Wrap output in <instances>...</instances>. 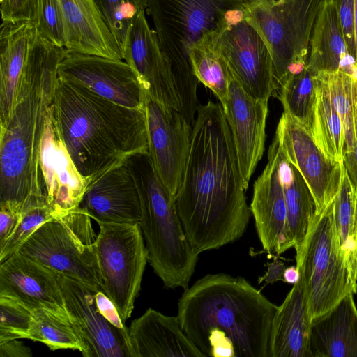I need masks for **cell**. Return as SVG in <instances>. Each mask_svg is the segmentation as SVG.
<instances>
[{
	"mask_svg": "<svg viewBox=\"0 0 357 357\" xmlns=\"http://www.w3.org/2000/svg\"><path fill=\"white\" fill-rule=\"evenodd\" d=\"M245 191L223 107L211 100L199 105L174 198L186 236L199 254L245 234L252 214Z\"/></svg>",
	"mask_w": 357,
	"mask_h": 357,
	"instance_id": "6da1fadb",
	"label": "cell"
},
{
	"mask_svg": "<svg viewBox=\"0 0 357 357\" xmlns=\"http://www.w3.org/2000/svg\"><path fill=\"white\" fill-rule=\"evenodd\" d=\"M278 308L245 278L213 273L185 289L176 317L204 357H269Z\"/></svg>",
	"mask_w": 357,
	"mask_h": 357,
	"instance_id": "7a4b0ae2",
	"label": "cell"
},
{
	"mask_svg": "<svg viewBox=\"0 0 357 357\" xmlns=\"http://www.w3.org/2000/svg\"><path fill=\"white\" fill-rule=\"evenodd\" d=\"M68 54L36 29L6 123L0 126V204L47 197L40 147L52 108L58 66Z\"/></svg>",
	"mask_w": 357,
	"mask_h": 357,
	"instance_id": "3957f363",
	"label": "cell"
},
{
	"mask_svg": "<svg viewBox=\"0 0 357 357\" xmlns=\"http://www.w3.org/2000/svg\"><path fill=\"white\" fill-rule=\"evenodd\" d=\"M52 115L72 161L85 178L93 181L128 157L149 151L145 107H126L59 78Z\"/></svg>",
	"mask_w": 357,
	"mask_h": 357,
	"instance_id": "277c9868",
	"label": "cell"
},
{
	"mask_svg": "<svg viewBox=\"0 0 357 357\" xmlns=\"http://www.w3.org/2000/svg\"><path fill=\"white\" fill-rule=\"evenodd\" d=\"M242 0H146L160 47L167 63L179 112L192 126L199 105L190 58L192 47L219 29Z\"/></svg>",
	"mask_w": 357,
	"mask_h": 357,
	"instance_id": "5b68a950",
	"label": "cell"
},
{
	"mask_svg": "<svg viewBox=\"0 0 357 357\" xmlns=\"http://www.w3.org/2000/svg\"><path fill=\"white\" fill-rule=\"evenodd\" d=\"M126 163L139 195V223L154 273L169 289H187L199 253L189 241L177 212L174 197L158 178L149 153L128 157Z\"/></svg>",
	"mask_w": 357,
	"mask_h": 357,
	"instance_id": "8992f818",
	"label": "cell"
},
{
	"mask_svg": "<svg viewBox=\"0 0 357 357\" xmlns=\"http://www.w3.org/2000/svg\"><path fill=\"white\" fill-rule=\"evenodd\" d=\"M334 199L312 219L296 250L299 281L312 321L334 307L349 294L357 293L335 225Z\"/></svg>",
	"mask_w": 357,
	"mask_h": 357,
	"instance_id": "52a82bcc",
	"label": "cell"
},
{
	"mask_svg": "<svg viewBox=\"0 0 357 357\" xmlns=\"http://www.w3.org/2000/svg\"><path fill=\"white\" fill-rule=\"evenodd\" d=\"M326 1L242 0L244 17L271 53L276 93L291 75L305 68L314 26Z\"/></svg>",
	"mask_w": 357,
	"mask_h": 357,
	"instance_id": "ba28073f",
	"label": "cell"
},
{
	"mask_svg": "<svg viewBox=\"0 0 357 357\" xmlns=\"http://www.w3.org/2000/svg\"><path fill=\"white\" fill-rule=\"evenodd\" d=\"M91 219L80 205L43 223L17 251L95 291H104Z\"/></svg>",
	"mask_w": 357,
	"mask_h": 357,
	"instance_id": "9c48e42d",
	"label": "cell"
},
{
	"mask_svg": "<svg viewBox=\"0 0 357 357\" xmlns=\"http://www.w3.org/2000/svg\"><path fill=\"white\" fill-rule=\"evenodd\" d=\"M94 248L104 292L126 321L141 289L149 253L139 223L98 222Z\"/></svg>",
	"mask_w": 357,
	"mask_h": 357,
	"instance_id": "30bf717a",
	"label": "cell"
},
{
	"mask_svg": "<svg viewBox=\"0 0 357 357\" xmlns=\"http://www.w3.org/2000/svg\"><path fill=\"white\" fill-rule=\"evenodd\" d=\"M215 46L233 76L252 98L268 101L276 84L269 50L242 8L232 10L215 36Z\"/></svg>",
	"mask_w": 357,
	"mask_h": 357,
	"instance_id": "8fae6325",
	"label": "cell"
},
{
	"mask_svg": "<svg viewBox=\"0 0 357 357\" xmlns=\"http://www.w3.org/2000/svg\"><path fill=\"white\" fill-rule=\"evenodd\" d=\"M149 155L162 183L175 198L188 160L192 128L176 109L145 95Z\"/></svg>",
	"mask_w": 357,
	"mask_h": 357,
	"instance_id": "7c38bea8",
	"label": "cell"
},
{
	"mask_svg": "<svg viewBox=\"0 0 357 357\" xmlns=\"http://www.w3.org/2000/svg\"><path fill=\"white\" fill-rule=\"evenodd\" d=\"M57 72L60 79L82 86L116 104L133 109L145 107V93L124 60L68 52Z\"/></svg>",
	"mask_w": 357,
	"mask_h": 357,
	"instance_id": "4fadbf2b",
	"label": "cell"
},
{
	"mask_svg": "<svg viewBox=\"0 0 357 357\" xmlns=\"http://www.w3.org/2000/svg\"><path fill=\"white\" fill-rule=\"evenodd\" d=\"M274 137L285 158L303 176L315 201L317 213L320 212L337 192L342 162L333 163L328 160L308 129L285 112Z\"/></svg>",
	"mask_w": 357,
	"mask_h": 357,
	"instance_id": "5bb4252c",
	"label": "cell"
},
{
	"mask_svg": "<svg viewBox=\"0 0 357 357\" xmlns=\"http://www.w3.org/2000/svg\"><path fill=\"white\" fill-rule=\"evenodd\" d=\"M222 107L231 133L243 185L247 190L251 176L264 152L268 101L250 96L231 73L227 98Z\"/></svg>",
	"mask_w": 357,
	"mask_h": 357,
	"instance_id": "9a60e30c",
	"label": "cell"
},
{
	"mask_svg": "<svg viewBox=\"0 0 357 357\" xmlns=\"http://www.w3.org/2000/svg\"><path fill=\"white\" fill-rule=\"evenodd\" d=\"M65 305L76 324L86 347L84 357H130V344L123 335L99 312L95 291L59 274Z\"/></svg>",
	"mask_w": 357,
	"mask_h": 357,
	"instance_id": "2e32d148",
	"label": "cell"
},
{
	"mask_svg": "<svg viewBox=\"0 0 357 357\" xmlns=\"http://www.w3.org/2000/svg\"><path fill=\"white\" fill-rule=\"evenodd\" d=\"M145 9L138 10L123 50V60L133 70L146 96L179 111L170 71L151 29Z\"/></svg>",
	"mask_w": 357,
	"mask_h": 357,
	"instance_id": "e0dca14e",
	"label": "cell"
},
{
	"mask_svg": "<svg viewBox=\"0 0 357 357\" xmlns=\"http://www.w3.org/2000/svg\"><path fill=\"white\" fill-rule=\"evenodd\" d=\"M59 274L17 251L0 262V295L20 301L29 308H44L70 317Z\"/></svg>",
	"mask_w": 357,
	"mask_h": 357,
	"instance_id": "ac0fdd59",
	"label": "cell"
},
{
	"mask_svg": "<svg viewBox=\"0 0 357 357\" xmlns=\"http://www.w3.org/2000/svg\"><path fill=\"white\" fill-rule=\"evenodd\" d=\"M280 149L274 137L268 151V162L253 185L250 204L256 231L263 249L281 255L286 245L287 206L279 168Z\"/></svg>",
	"mask_w": 357,
	"mask_h": 357,
	"instance_id": "d6986e66",
	"label": "cell"
},
{
	"mask_svg": "<svg viewBox=\"0 0 357 357\" xmlns=\"http://www.w3.org/2000/svg\"><path fill=\"white\" fill-rule=\"evenodd\" d=\"M49 114L40 147V165L47 200L56 218L80 206L92 181L82 177L72 161Z\"/></svg>",
	"mask_w": 357,
	"mask_h": 357,
	"instance_id": "ffe728a7",
	"label": "cell"
},
{
	"mask_svg": "<svg viewBox=\"0 0 357 357\" xmlns=\"http://www.w3.org/2000/svg\"><path fill=\"white\" fill-rule=\"evenodd\" d=\"M81 206L97 223H139V195L126 162L93 179Z\"/></svg>",
	"mask_w": 357,
	"mask_h": 357,
	"instance_id": "44dd1931",
	"label": "cell"
},
{
	"mask_svg": "<svg viewBox=\"0 0 357 357\" xmlns=\"http://www.w3.org/2000/svg\"><path fill=\"white\" fill-rule=\"evenodd\" d=\"M68 52L123 60L122 52L95 0H57Z\"/></svg>",
	"mask_w": 357,
	"mask_h": 357,
	"instance_id": "7402d4cb",
	"label": "cell"
},
{
	"mask_svg": "<svg viewBox=\"0 0 357 357\" xmlns=\"http://www.w3.org/2000/svg\"><path fill=\"white\" fill-rule=\"evenodd\" d=\"M130 357H204L182 330L177 317L152 308L128 328Z\"/></svg>",
	"mask_w": 357,
	"mask_h": 357,
	"instance_id": "603a6c76",
	"label": "cell"
},
{
	"mask_svg": "<svg viewBox=\"0 0 357 357\" xmlns=\"http://www.w3.org/2000/svg\"><path fill=\"white\" fill-rule=\"evenodd\" d=\"M312 319L299 280L278 306L269 343V357H311Z\"/></svg>",
	"mask_w": 357,
	"mask_h": 357,
	"instance_id": "cb8c5ba5",
	"label": "cell"
},
{
	"mask_svg": "<svg viewBox=\"0 0 357 357\" xmlns=\"http://www.w3.org/2000/svg\"><path fill=\"white\" fill-rule=\"evenodd\" d=\"M349 294L312 321L311 357H357V307Z\"/></svg>",
	"mask_w": 357,
	"mask_h": 357,
	"instance_id": "d4e9b609",
	"label": "cell"
},
{
	"mask_svg": "<svg viewBox=\"0 0 357 357\" xmlns=\"http://www.w3.org/2000/svg\"><path fill=\"white\" fill-rule=\"evenodd\" d=\"M36 27L29 21L2 22L0 31V126L10 116Z\"/></svg>",
	"mask_w": 357,
	"mask_h": 357,
	"instance_id": "484cf974",
	"label": "cell"
},
{
	"mask_svg": "<svg viewBox=\"0 0 357 357\" xmlns=\"http://www.w3.org/2000/svg\"><path fill=\"white\" fill-rule=\"evenodd\" d=\"M351 58L336 10L331 0H326L314 26L306 66L314 74L333 73Z\"/></svg>",
	"mask_w": 357,
	"mask_h": 357,
	"instance_id": "4316f807",
	"label": "cell"
},
{
	"mask_svg": "<svg viewBox=\"0 0 357 357\" xmlns=\"http://www.w3.org/2000/svg\"><path fill=\"white\" fill-rule=\"evenodd\" d=\"M279 168L287 206V248L296 249L303 241L317 213L316 203L303 176L288 162L280 149Z\"/></svg>",
	"mask_w": 357,
	"mask_h": 357,
	"instance_id": "83f0119b",
	"label": "cell"
},
{
	"mask_svg": "<svg viewBox=\"0 0 357 357\" xmlns=\"http://www.w3.org/2000/svg\"><path fill=\"white\" fill-rule=\"evenodd\" d=\"M317 75L316 100L309 131L328 160L333 163L342 162L344 146L342 123L324 82Z\"/></svg>",
	"mask_w": 357,
	"mask_h": 357,
	"instance_id": "f1b7e54d",
	"label": "cell"
},
{
	"mask_svg": "<svg viewBox=\"0 0 357 357\" xmlns=\"http://www.w3.org/2000/svg\"><path fill=\"white\" fill-rule=\"evenodd\" d=\"M333 214L340 247L357 282V192L343 162L340 182L334 198Z\"/></svg>",
	"mask_w": 357,
	"mask_h": 357,
	"instance_id": "f546056e",
	"label": "cell"
},
{
	"mask_svg": "<svg viewBox=\"0 0 357 357\" xmlns=\"http://www.w3.org/2000/svg\"><path fill=\"white\" fill-rule=\"evenodd\" d=\"M28 339L42 342L52 351L78 350L82 356L86 351L78 328L72 319L44 308L33 310Z\"/></svg>",
	"mask_w": 357,
	"mask_h": 357,
	"instance_id": "4dcf8cb0",
	"label": "cell"
},
{
	"mask_svg": "<svg viewBox=\"0 0 357 357\" xmlns=\"http://www.w3.org/2000/svg\"><path fill=\"white\" fill-rule=\"evenodd\" d=\"M218 30L192 47L190 58L198 80L211 90L223 107L231 73L215 46V36Z\"/></svg>",
	"mask_w": 357,
	"mask_h": 357,
	"instance_id": "1f68e13d",
	"label": "cell"
},
{
	"mask_svg": "<svg viewBox=\"0 0 357 357\" xmlns=\"http://www.w3.org/2000/svg\"><path fill=\"white\" fill-rule=\"evenodd\" d=\"M317 75L307 66L291 75L276 93L284 112L290 115L308 130L316 100Z\"/></svg>",
	"mask_w": 357,
	"mask_h": 357,
	"instance_id": "d6a6232c",
	"label": "cell"
},
{
	"mask_svg": "<svg viewBox=\"0 0 357 357\" xmlns=\"http://www.w3.org/2000/svg\"><path fill=\"white\" fill-rule=\"evenodd\" d=\"M317 75L324 82L342 123L344 134L343 155L349 154L354 149L353 79L341 70Z\"/></svg>",
	"mask_w": 357,
	"mask_h": 357,
	"instance_id": "836d02e7",
	"label": "cell"
},
{
	"mask_svg": "<svg viewBox=\"0 0 357 357\" xmlns=\"http://www.w3.org/2000/svg\"><path fill=\"white\" fill-rule=\"evenodd\" d=\"M56 217L46 197H33L26 199L22 206L16 228L0 247V262L16 252L40 225Z\"/></svg>",
	"mask_w": 357,
	"mask_h": 357,
	"instance_id": "e575fe53",
	"label": "cell"
},
{
	"mask_svg": "<svg viewBox=\"0 0 357 357\" xmlns=\"http://www.w3.org/2000/svg\"><path fill=\"white\" fill-rule=\"evenodd\" d=\"M33 310L15 298L0 295V343L28 339Z\"/></svg>",
	"mask_w": 357,
	"mask_h": 357,
	"instance_id": "d590c367",
	"label": "cell"
},
{
	"mask_svg": "<svg viewBox=\"0 0 357 357\" xmlns=\"http://www.w3.org/2000/svg\"><path fill=\"white\" fill-rule=\"evenodd\" d=\"M123 56L132 21L138 11L133 0H95Z\"/></svg>",
	"mask_w": 357,
	"mask_h": 357,
	"instance_id": "8d00e7d4",
	"label": "cell"
},
{
	"mask_svg": "<svg viewBox=\"0 0 357 357\" xmlns=\"http://www.w3.org/2000/svg\"><path fill=\"white\" fill-rule=\"evenodd\" d=\"M34 26L43 37L65 48L63 15L57 0H38Z\"/></svg>",
	"mask_w": 357,
	"mask_h": 357,
	"instance_id": "74e56055",
	"label": "cell"
},
{
	"mask_svg": "<svg viewBox=\"0 0 357 357\" xmlns=\"http://www.w3.org/2000/svg\"><path fill=\"white\" fill-rule=\"evenodd\" d=\"M331 1L336 10L348 52L356 59L355 1L354 0H331Z\"/></svg>",
	"mask_w": 357,
	"mask_h": 357,
	"instance_id": "f35d334b",
	"label": "cell"
},
{
	"mask_svg": "<svg viewBox=\"0 0 357 357\" xmlns=\"http://www.w3.org/2000/svg\"><path fill=\"white\" fill-rule=\"evenodd\" d=\"M38 0H0L2 22L34 24Z\"/></svg>",
	"mask_w": 357,
	"mask_h": 357,
	"instance_id": "ab89813d",
	"label": "cell"
},
{
	"mask_svg": "<svg viewBox=\"0 0 357 357\" xmlns=\"http://www.w3.org/2000/svg\"><path fill=\"white\" fill-rule=\"evenodd\" d=\"M95 298L100 314L113 326L117 328L129 342L128 328L126 326L125 321L121 318L114 302L103 291H96Z\"/></svg>",
	"mask_w": 357,
	"mask_h": 357,
	"instance_id": "60d3db41",
	"label": "cell"
},
{
	"mask_svg": "<svg viewBox=\"0 0 357 357\" xmlns=\"http://www.w3.org/2000/svg\"><path fill=\"white\" fill-rule=\"evenodd\" d=\"M22 207L10 204H0V247L12 234L20 220Z\"/></svg>",
	"mask_w": 357,
	"mask_h": 357,
	"instance_id": "b9f144b4",
	"label": "cell"
},
{
	"mask_svg": "<svg viewBox=\"0 0 357 357\" xmlns=\"http://www.w3.org/2000/svg\"><path fill=\"white\" fill-rule=\"evenodd\" d=\"M353 79V78H352ZM354 149L352 153L343 155V165L357 191V79H353Z\"/></svg>",
	"mask_w": 357,
	"mask_h": 357,
	"instance_id": "7bdbcfd3",
	"label": "cell"
},
{
	"mask_svg": "<svg viewBox=\"0 0 357 357\" xmlns=\"http://www.w3.org/2000/svg\"><path fill=\"white\" fill-rule=\"evenodd\" d=\"M17 340L13 339L0 343V356L31 357L32 352L30 348Z\"/></svg>",
	"mask_w": 357,
	"mask_h": 357,
	"instance_id": "ee69618b",
	"label": "cell"
},
{
	"mask_svg": "<svg viewBox=\"0 0 357 357\" xmlns=\"http://www.w3.org/2000/svg\"><path fill=\"white\" fill-rule=\"evenodd\" d=\"M267 271L259 278V283L264 282L265 285L273 284L280 280H283L284 271L286 268L283 262L275 259L273 262L266 264Z\"/></svg>",
	"mask_w": 357,
	"mask_h": 357,
	"instance_id": "f6af8a7d",
	"label": "cell"
},
{
	"mask_svg": "<svg viewBox=\"0 0 357 357\" xmlns=\"http://www.w3.org/2000/svg\"><path fill=\"white\" fill-rule=\"evenodd\" d=\"M299 279V272L296 266L287 267L283 274V281L287 283L294 284Z\"/></svg>",
	"mask_w": 357,
	"mask_h": 357,
	"instance_id": "bcb514c9",
	"label": "cell"
},
{
	"mask_svg": "<svg viewBox=\"0 0 357 357\" xmlns=\"http://www.w3.org/2000/svg\"><path fill=\"white\" fill-rule=\"evenodd\" d=\"M355 1V50H356V62L357 63V0Z\"/></svg>",
	"mask_w": 357,
	"mask_h": 357,
	"instance_id": "7dc6e473",
	"label": "cell"
},
{
	"mask_svg": "<svg viewBox=\"0 0 357 357\" xmlns=\"http://www.w3.org/2000/svg\"><path fill=\"white\" fill-rule=\"evenodd\" d=\"M133 1L138 9H140V8L145 9L146 8V0H133Z\"/></svg>",
	"mask_w": 357,
	"mask_h": 357,
	"instance_id": "c3c4849f",
	"label": "cell"
},
{
	"mask_svg": "<svg viewBox=\"0 0 357 357\" xmlns=\"http://www.w3.org/2000/svg\"><path fill=\"white\" fill-rule=\"evenodd\" d=\"M356 276H357V267H356Z\"/></svg>",
	"mask_w": 357,
	"mask_h": 357,
	"instance_id": "681fc988",
	"label": "cell"
}]
</instances>
